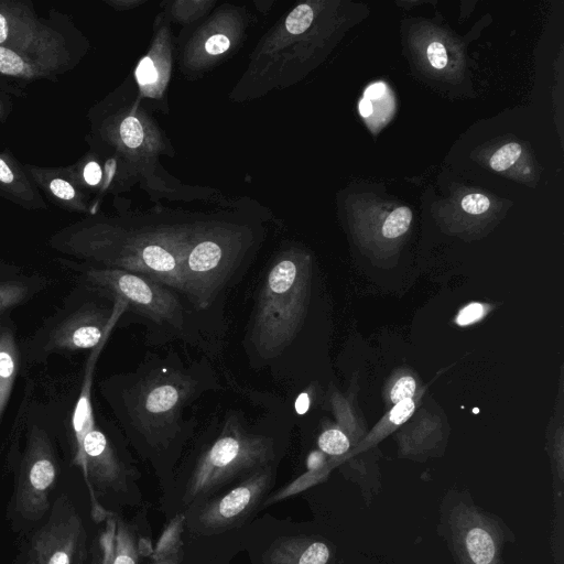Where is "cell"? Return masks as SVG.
<instances>
[{"instance_id": "1", "label": "cell", "mask_w": 564, "mask_h": 564, "mask_svg": "<svg viewBox=\"0 0 564 564\" xmlns=\"http://www.w3.org/2000/svg\"><path fill=\"white\" fill-rule=\"evenodd\" d=\"M218 387L207 365L186 366L177 356L152 357L135 370L99 382L100 394L133 443L165 451L189 432L186 409Z\"/></svg>"}, {"instance_id": "32", "label": "cell", "mask_w": 564, "mask_h": 564, "mask_svg": "<svg viewBox=\"0 0 564 564\" xmlns=\"http://www.w3.org/2000/svg\"><path fill=\"white\" fill-rule=\"evenodd\" d=\"M386 85L382 82L371 84L365 91V98L368 100H376L383 96L386 93Z\"/></svg>"}, {"instance_id": "10", "label": "cell", "mask_w": 564, "mask_h": 564, "mask_svg": "<svg viewBox=\"0 0 564 564\" xmlns=\"http://www.w3.org/2000/svg\"><path fill=\"white\" fill-rule=\"evenodd\" d=\"M272 481L270 465L250 474L239 485L200 508L198 528L212 534L240 524L260 503Z\"/></svg>"}, {"instance_id": "31", "label": "cell", "mask_w": 564, "mask_h": 564, "mask_svg": "<svg viewBox=\"0 0 564 564\" xmlns=\"http://www.w3.org/2000/svg\"><path fill=\"white\" fill-rule=\"evenodd\" d=\"M84 178L90 185H96L101 180V169L96 162H89L84 169Z\"/></svg>"}, {"instance_id": "20", "label": "cell", "mask_w": 564, "mask_h": 564, "mask_svg": "<svg viewBox=\"0 0 564 564\" xmlns=\"http://www.w3.org/2000/svg\"><path fill=\"white\" fill-rule=\"evenodd\" d=\"M521 151V145L517 142L505 144L491 156L490 167L497 172L509 169L519 159Z\"/></svg>"}, {"instance_id": "27", "label": "cell", "mask_w": 564, "mask_h": 564, "mask_svg": "<svg viewBox=\"0 0 564 564\" xmlns=\"http://www.w3.org/2000/svg\"><path fill=\"white\" fill-rule=\"evenodd\" d=\"M426 55L430 64L436 69H442L447 64V53L441 42H432L429 44Z\"/></svg>"}, {"instance_id": "26", "label": "cell", "mask_w": 564, "mask_h": 564, "mask_svg": "<svg viewBox=\"0 0 564 564\" xmlns=\"http://www.w3.org/2000/svg\"><path fill=\"white\" fill-rule=\"evenodd\" d=\"M414 409L415 404L412 399L400 401L391 410L389 419L395 425L403 424L412 415Z\"/></svg>"}, {"instance_id": "24", "label": "cell", "mask_w": 564, "mask_h": 564, "mask_svg": "<svg viewBox=\"0 0 564 564\" xmlns=\"http://www.w3.org/2000/svg\"><path fill=\"white\" fill-rule=\"evenodd\" d=\"M460 205L466 213L477 215L488 210L490 207V200L482 194L473 193L464 196Z\"/></svg>"}, {"instance_id": "37", "label": "cell", "mask_w": 564, "mask_h": 564, "mask_svg": "<svg viewBox=\"0 0 564 564\" xmlns=\"http://www.w3.org/2000/svg\"><path fill=\"white\" fill-rule=\"evenodd\" d=\"M8 35V25L4 17L0 14V43L4 42Z\"/></svg>"}, {"instance_id": "22", "label": "cell", "mask_w": 564, "mask_h": 564, "mask_svg": "<svg viewBox=\"0 0 564 564\" xmlns=\"http://www.w3.org/2000/svg\"><path fill=\"white\" fill-rule=\"evenodd\" d=\"M22 58L13 51L0 46V72L9 75H17L23 70Z\"/></svg>"}, {"instance_id": "4", "label": "cell", "mask_w": 564, "mask_h": 564, "mask_svg": "<svg viewBox=\"0 0 564 564\" xmlns=\"http://www.w3.org/2000/svg\"><path fill=\"white\" fill-rule=\"evenodd\" d=\"M307 273L304 263L286 256L272 264L260 289L250 340L263 358L291 345L304 312Z\"/></svg>"}, {"instance_id": "13", "label": "cell", "mask_w": 564, "mask_h": 564, "mask_svg": "<svg viewBox=\"0 0 564 564\" xmlns=\"http://www.w3.org/2000/svg\"><path fill=\"white\" fill-rule=\"evenodd\" d=\"M332 549L325 541L306 535L276 539L262 555L263 564H327Z\"/></svg>"}, {"instance_id": "30", "label": "cell", "mask_w": 564, "mask_h": 564, "mask_svg": "<svg viewBox=\"0 0 564 564\" xmlns=\"http://www.w3.org/2000/svg\"><path fill=\"white\" fill-rule=\"evenodd\" d=\"M53 194L62 199H72L75 195L73 186L61 178H55L50 184Z\"/></svg>"}, {"instance_id": "25", "label": "cell", "mask_w": 564, "mask_h": 564, "mask_svg": "<svg viewBox=\"0 0 564 564\" xmlns=\"http://www.w3.org/2000/svg\"><path fill=\"white\" fill-rule=\"evenodd\" d=\"M135 76L140 85H150L156 82L158 70L149 56L142 58L137 67Z\"/></svg>"}, {"instance_id": "3", "label": "cell", "mask_w": 564, "mask_h": 564, "mask_svg": "<svg viewBox=\"0 0 564 564\" xmlns=\"http://www.w3.org/2000/svg\"><path fill=\"white\" fill-rule=\"evenodd\" d=\"M127 311L121 299L78 283L63 303L23 341L22 365L37 366L53 355L91 350Z\"/></svg>"}, {"instance_id": "17", "label": "cell", "mask_w": 564, "mask_h": 564, "mask_svg": "<svg viewBox=\"0 0 564 564\" xmlns=\"http://www.w3.org/2000/svg\"><path fill=\"white\" fill-rule=\"evenodd\" d=\"M318 447L325 454L340 456L348 452L350 441L340 430L328 429L319 435Z\"/></svg>"}, {"instance_id": "35", "label": "cell", "mask_w": 564, "mask_h": 564, "mask_svg": "<svg viewBox=\"0 0 564 564\" xmlns=\"http://www.w3.org/2000/svg\"><path fill=\"white\" fill-rule=\"evenodd\" d=\"M373 111L371 101L367 98H362L359 102V112L362 117H369Z\"/></svg>"}, {"instance_id": "16", "label": "cell", "mask_w": 564, "mask_h": 564, "mask_svg": "<svg viewBox=\"0 0 564 564\" xmlns=\"http://www.w3.org/2000/svg\"><path fill=\"white\" fill-rule=\"evenodd\" d=\"M185 522L184 513H177L164 528L153 552L150 555L153 562L166 558L183 550L182 533Z\"/></svg>"}, {"instance_id": "19", "label": "cell", "mask_w": 564, "mask_h": 564, "mask_svg": "<svg viewBox=\"0 0 564 564\" xmlns=\"http://www.w3.org/2000/svg\"><path fill=\"white\" fill-rule=\"evenodd\" d=\"M314 18V12L308 4H300L288 15L285 20L286 30L294 35L301 34L308 29Z\"/></svg>"}, {"instance_id": "5", "label": "cell", "mask_w": 564, "mask_h": 564, "mask_svg": "<svg viewBox=\"0 0 564 564\" xmlns=\"http://www.w3.org/2000/svg\"><path fill=\"white\" fill-rule=\"evenodd\" d=\"M273 458V440L251 432L238 415L230 414L218 436L197 458L183 501L189 505L241 476L269 466Z\"/></svg>"}, {"instance_id": "9", "label": "cell", "mask_w": 564, "mask_h": 564, "mask_svg": "<svg viewBox=\"0 0 564 564\" xmlns=\"http://www.w3.org/2000/svg\"><path fill=\"white\" fill-rule=\"evenodd\" d=\"M30 556L35 564H84L86 531L66 497H59L44 525L33 535Z\"/></svg>"}, {"instance_id": "18", "label": "cell", "mask_w": 564, "mask_h": 564, "mask_svg": "<svg viewBox=\"0 0 564 564\" xmlns=\"http://www.w3.org/2000/svg\"><path fill=\"white\" fill-rule=\"evenodd\" d=\"M412 220V212L406 206L394 209L382 225V235L386 238H397L409 229Z\"/></svg>"}, {"instance_id": "7", "label": "cell", "mask_w": 564, "mask_h": 564, "mask_svg": "<svg viewBox=\"0 0 564 564\" xmlns=\"http://www.w3.org/2000/svg\"><path fill=\"white\" fill-rule=\"evenodd\" d=\"M78 283L93 288L111 300L121 299L131 311L176 332L185 325V311L177 292L149 278L131 272L91 265H77ZM126 311V312H127Z\"/></svg>"}, {"instance_id": "21", "label": "cell", "mask_w": 564, "mask_h": 564, "mask_svg": "<svg viewBox=\"0 0 564 564\" xmlns=\"http://www.w3.org/2000/svg\"><path fill=\"white\" fill-rule=\"evenodd\" d=\"M120 135L123 143L131 149L141 145L143 141V129L135 117H127L120 126Z\"/></svg>"}, {"instance_id": "33", "label": "cell", "mask_w": 564, "mask_h": 564, "mask_svg": "<svg viewBox=\"0 0 564 564\" xmlns=\"http://www.w3.org/2000/svg\"><path fill=\"white\" fill-rule=\"evenodd\" d=\"M13 180V174L6 162L0 159V181L3 183H10Z\"/></svg>"}, {"instance_id": "6", "label": "cell", "mask_w": 564, "mask_h": 564, "mask_svg": "<svg viewBox=\"0 0 564 564\" xmlns=\"http://www.w3.org/2000/svg\"><path fill=\"white\" fill-rule=\"evenodd\" d=\"M440 514L438 530L456 564H503L510 532L500 519L476 506L468 492H448Z\"/></svg>"}, {"instance_id": "36", "label": "cell", "mask_w": 564, "mask_h": 564, "mask_svg": "<svg viewBox=\"0 0 564 564\" xmlns=\"http://www.w3.org/2000/svg\"><path fill=\"white\" fill-rule=\"evenodd\" d=\"M308 397L306 394H302L299 400H297V403H296V409L299 412H305L308 408Z\"/></svg>"}, {"instance_id": "8", "label": "cell", "mask_w": 564, "mask_h": 564, "mask_svg": "<svg viewBox=\"0 0 564 564\" xmlns=\"http://www.w3.org/2000/svg\"><path fill=\"white\" fill-rule=\"evenodd\" d=\"M117 440V430L111 422L95 411L91 429L73 454V464L80 468L89 489L91 513L97 522L105 521L110 512L98 503L96 495L127 489L128 467Z\"/></svg>"}, {"instance_id": "28", "label": "cell", "mask_w": 564, "mask_h": 564, "mask_svg": "<svg viewBox=\"0 0 564 564\" xmlns=\"http://www.w3.org/2000/svg\"><path fill=\"white\" fill-rule=\"evenodd\" d=\"M484 315V306L479 303H471L465 306L457 316V324L469 325L480 319Z\"/></svg>"}, {"instance_id": "14", "label": "cell", "mask_w": 564, "mask_h": 564, "mask_svg": "<svg viewBox=\"0 0 564 564\" xmlns=\"http://www.w3.org/2000/svg\"><path fill=\"white\" fill-rule=\"evenodd\" d=\"M22 366L17 326L10 314L0 315V426Z\"/></svg>"}, {"instance_id": "12", "label": "cell", "mask_w": 564, "mask_h": 564, "mask_svg": "<svg viewBox=\"0 0 564 564\" xmlns=\"http://www.w3.org/2000/svg\"><path fill=\"white\" fill-rule=\"evenodd\" d=\"M112 330L113 329L108 330L101 341L91 350H89L88 357L84 365L77 397L72 408L69 421L73 454L80 446L84 436L91 429L95 421V410L91 397L94 376L98 358L104 347L106 346V343L108 341Z\"/></svg>"}, {"instance_id": "15", "label": "cell", "mask_w": 564, "mask_h": 564, "mask_svg": "<svg viewBox=\"0 0 564 564\" xmlns=\"http://www.w3.org/2000/svg\"><path fill=\"white\" fill-rule=\"evenodd\" d=\"M47 279L40 273L0 265V315L24 305L47 288Z\"/></svg>"}, {"instance_id": "2", "label": "cell", "mask_w": 564, "mask_h": 564, "mask_svg": "<svg viewBox=\"0 0 564 564\" xmlns=\"http://www.w3.org/2000/svg\"><path fill=\"white\" fill-rule=\"evenodd\" d=\"M74 401L44 398L35 381L25 384L11 437L22 442L14 496L18 513L28 521L41 519L50 509L58 474L57 436L70 431Z\"/></svg>"}, {"instance_id": "29", "label": "cell", "mask_w": 564, "mask_h": 564, "mask_svg": "<svg viewBox=\"0 0 564 564\" xmlns=\"http://www.w3.org/2000/svg\"><path fill=\"white\" fill-rule=\"evenodd\" d=\"M230 46L229 39L224 34H215L210 36L205 43V50L212 55H217L226 52Z\"/></svg>"}, {"instance_id": "38", "label": "cell", "mask_w": 564, "mask_h": 564, "mask_svg": "<svg viewBox=\"0 0 564 564\" xmlns=\"http://www.w3.org/2000/svg\"><path fill=\"white\" fill-rule=\"evenodd\" d=\"M24 564H35L33 558L31 556H29V558L25 561Z\"/></svg>"}, {"instance_id": "23", "label": "cell", "mask_w": 564, "mask_h": 564, "mask_svg": "<svg viewBox=\"0 0 564 564\" xmlns=\"http://www.w3.org/2000/svg\"><path fill=\"white\" fill-rule=\"evenodd\" d=\"M416 384L412 377L400 378L391 389V401L395 404L400 401L411 399L415 393Z\"/></svg>"}, {"instance_id": "34", "label": "cell", "mask_w": 564, "mask_h": 564, "mask_svg": "<svg viewBox=\"0 0 564 564\" xmlns=\"http://www.w3.org/2000/svg\"><path fill=\"white\" fill-rule=\"evenodd\" d=\"M182 560H183V550L176 552L175 554H173L166 558L155 561L152 564H181Z\"/></svg>"}, {"instance_id": "11", "label": "cell", "mask_w": 564, "mask_h": 564, "mask_svg": "<svg viewBox=\"0 0 564 564\" xmlns=\"http://www.w3.org/2000/svg\"><path fill=\"white\" fill-rule=\"evenodd\" d=\"M139 555L133 529L122 518L110 512L93 543L89 564H138Z\"/></svg>"}]
</instances>
